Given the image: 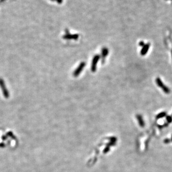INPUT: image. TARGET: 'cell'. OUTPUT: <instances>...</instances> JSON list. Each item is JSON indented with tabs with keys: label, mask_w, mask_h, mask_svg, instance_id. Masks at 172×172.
Returning a JSON list of instances; mask_svg holds the SVG:
<instances>
[{
	"label": "cell",
	"mask_w": 172,
	"mask_h": 172,
	"mask_svg": "<svg viewBox=\"0 0 172 172\" xmlns=\"http://www.w3.org/2000/svg\"><path fill=\"white\" fill-rule=\"evenodd\" d=\"M56 1L58 3H61L62 2L63 0H56Z\"/></svg>",
	"instance_id": "9"
},
{
	"label": "cell",
	"mask_w": 172,
	"mask_h": 172,
	"mask_svg": "<svg viewBox=\"0 0 172 172\" xmlns=\"http://www.w3.org/2000/svg\"><path fill=\"white\" fill-rule=\"evenodd\" d=\"M52 0V1H55V0Z\"/></svg>",
	"instance_id": "11"
},
{
	"label": "cell",
	"mask_w": 172,
	"mask_h": 172,
	"mask_svg": "<svg viewBox=\"0 0 172 172\" xmlns=\"http://www.w3.org/2000/svg\"><path fill=\"white\" fill-rule=\"evenodd\" d=\"M86 66V63L84 62H81L79 66V67L76 69L73 73V76L75 77H78L82 71L83 69Z\"/></svg>",
	"instance_id": "4"
},
{
	"label": "cell",
	"mask_w": 172,
	"mask_h": 172,
	"mask_svg": "<svg viewBox=\"0 0 172 172\" xmlns=\"http://www.w3.org/2000/svg\"><path fill=\"white\" fill-rule=\"evenodd\" d=\"M0 87L4 97L6 98H9L10 97L9 91L5 85L4 80L2 78H0Z\"/></svg>",
	"instance_id": "1"
},
{
	"label": "cell",
	"mask_w": 172,
	"mask_h": 172,
	"mask_svg": "<svg viewBox=\"0 0 172 172\" xmlns=\"http://www.w3.org/2000/svg\"><path fill=\"white\" fill-rule=\"evenodd\" d=\"M145 44H144V42H141L140 43V46H143Z\"/></svg>",
	"instance_id": "8"
},
{
	"label": "cell",
	"mask_w": 172,
	"mask_h": 172,
	"mask_svg": "<svg viewBox=\"0 0 172 172\" xmlns=\"http://www.w3.org/2000/svg\"><path fill=\"white\" fill-rule=\"evenodd\" d=\"M150 48V44H147L144 45L143 46V48L141 51V55L142 56H144L146 54L149 49Z\"/></svg>",
	"instance_id": "6"
},
{
	"label": "cell",
	"mask_w": 172,
	"mask_h": 172,
	"mask_svg": "<svg viewBox=\"0 0 172 172\" xmlns=\"http://www.w3.org/2000/svg\"><path fill=\"white\" fill-rule=\"evenodd\" d=\"M171 0V1L172 2V0Z\"/></svg>",
	"instance_id": "12"
},
{
	"label": "cell",
	"mask_w": 172,
	"mask_h": 172,
	"mask_svg": "<svg viewBox=\"0 0 172 172\" xmlns=\"http://www.w3.org/2000/svg\"><path fill=\"white\" fill-rule=\"evenodd\" d=\"M156 82L158 86L161 87L164 91V92L166 94H168L170 93V89H169V88L164 84L162 80L160 78H158L156 79Z\"/></svg>",
	"instance_id": "3"
},
{
	"label": "cell",
	"mask_w": 172,
	"mask_h": 172,
	"mask_svg": "<svg viewBox=\"0 0 172 172\" xmlns=\"http://www.w3.org/2000/svg\"><path fill=\"white\" fill-rule=\"evenodd\" d=\"M100 58V56L99 55H95L93 58L92 63H91V70L92 72H94L96 71L97 65Z\"/></svg>",
	"instance_id": "2"
},
{
	"label": "cell",
	"mask_w": 172,
	"mask_h": 172,
	"mask_svg": "<svg viewBox=\"0 0 172 172\" xmlns=\"http://www.w3.org/2000/svg\"><path fill=\"white\" fill-rule=\"evenodd\" d=\"M6 0H0V3H2L3 2H4V1H5Z\"/></svg>",
	"instance_id": "10"
},
{
	"label": "cell",
	"mask_w": 172,
	"mask_h": 172,
	"mask_svg": "<svg viewBox=\"0 0 172 172\" xmlns=\"http://www.w3.org/2000/svg\"><path fill=\"white\" fill-rule=\"evenodd\" d=\"M79 37V35L78 34H72L69 33L66 34H65L63 36V38L64 39H66V40H77L78 39Z\"/></svg>",
	"instance_id": "5"
},
{
	"label": "cell",
	"mask_w": 172,
	"mask_h": 172,
	"mask_svg": "<svg viewBox=\"0 0 172 172\" xmlns=\"http://www.w3.org/2000/svg\"><path fill=\"white\" fill-rule=\"evenodd\" d=\"M109 54V50L106 47H104L102 48L101 51V57L102 58V61L104 59L106 58V57L108 56Z\"/></svg>",
	"instance_id": "7"
},
{
	"label": "cell",
	"mask_w": 172,
	"mask_h": 172,
	"mask_svg": "<svg viewBox=\"0 0 172 172\" xmlns=\"http://www.w3.org/2000/svg\"></svg>",
	"instance_id": "13"
}]
</instances>
